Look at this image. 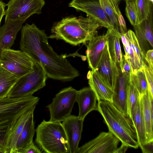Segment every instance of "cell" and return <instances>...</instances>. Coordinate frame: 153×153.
I'll list each match as a JSON object with an SVG mask.
<instances>
[{"mask_svg":"<svg viewBox=\"0 0 153 153\" xmlns=\"http://www.w3.org/2000/svg\"><path fill=\"white\" fill-rule=\"evenodd\" d=\"M45 30L34 23H27L21 29L20 48L34 61L41 63L48 78L62 82L73 80L80 75L79 71L66 59L59 55L49 44Z\"/></svg>","mask_w":153,"mask_h":153,"instance_id":"obj_1","label":"cell"},{"mask_svg":"<svg viewBox=\"0 0 153 153\" xmlns=\"http://www.w3.org/2000/svg\"><path fill=\"white\" fill-rule=\"evenodd\" d=\"M101 26L96 20L87 15L86 17H67L53 24L48 38L62 40L74 46L85 44L97 35Z\"/></svg>","mask_w":153,"mask_h":153,"instance_id":"obj_2","label":"cell"},{"mask_svg":"<svg viewBox=\"0 0 153 153\" xmlns=\"http://www.w3.org/2000/svg\"><path fill=\"white\" fill-rule=\"evenodd\" d=\"M97 110L101 114L109 131L123 143L137 149L139 147L136 132L128 114L122 113L110 102L98 100Z\"/></svg>","mask_w":153,"mask_h":153,"instance_id":"obj_3","label":"cell"},{"mask_svg":"<svg viewBox=\"0 0 153 153\" xmlns=\"http://www.w3.org/2000/svg\"><path fill=\"white\" fill-rule=\"evenodd\" d=\"M33 95L0 99V146L4 150L12 130L20 117L36 106L39 100Z\"/></svg>","mask_w":153,"mask_h":153,"instance_id":"obj_4","label":"cell"},{"mask_svg":"<svg viewBox=\"0 0 153 153\" xmlns=\"http://www.w3.org/2000/svg\"><path fill=\"white\" fill-rule=\"evenodd\" d=\"M35 131V143L44 152L69 153L66 135L61 122L44 120Z\"/></svg>","mask_w":153,"mask_h":153,"instance_id":"obj_5","label":"cell"},{"mask_svg":"<svg viewBox=\"0 0 153 153\" xmlns=\"http://www.w3.org/2000/svg\"><path fill=\"white\" fill-rule=\"evenodd\" d=\"M47 78L41 63L35 62L32 70L18 79L7 97L18 98L33 95L45 86Z\"/></svg>","mask_w":153,"mask_h":153,"instance_id":"obj_6","label":"cell"},{"mask_svg":"<svg viewBox=\"0 0 153 153\" xmlns=\"http://www.w3.org/2000/svg\"><path fill=\"white\" fill-rule=\"evenodd\" d=\"M34 63L31 58L21 50L5 49L0 58V67L19 78L31 72Z\"/></svg>","mask_w":153,"mask_h":153,"instance_id":"obj_7","label":"cell"},{"mask_svg":"<svg viewBox=\"0 0 153 153\" xmlns=\"http://www.w3.org/2000/svg\"><path fill=\"white\" fill-rule=\"evenodd\" d=\"M77 90L71 86L62 89L46 107L50 112L51 121L61 122L71 115L76 102Z\"/></svg>","mask_w":153,"mask_h":153,"instance_id":"obj_8","label":"cell"},{"mask_svg":"<svg viewBox=\"0 0 153 153\" xmlns=\"http://www.w3.org/2000/svg\"><path fill=\"white\" fill-rule=\"evenodd\" d=\"M45 4L44 0H10L5 10V22L25 20L34 14H39Z\"/></svg>","mask_w":153,"mask_h":153,"instance_id":"obj_9","label":"cell"},{"mask_svg":"<svg viewBox=\"0 0 153 153\" xmlns=\"http://www.w3.org/2000/svg\"><path fill=\"white\" fill-rule=\"evenodd\" d=\"M121 39L125 51L124 56L131 66V73H136L145 65H148L145 55L140 47L135 33L133 31L129 30L121 35Z\"/></svg>","mask_w":153,"mask_h":153,"instance_id":"obj_10","label":"cell"},{"mask_svg":"<svg viewBox=\"0 0 153 153\" xmlns=\"http://www.w3.org/2000/svg\"><path fill=\"white\" fill-rule=\"evenodd\" d=\"M120 141L111 132H102L79 147L76 153H114Z\"/></svg>","mask_w":153,"mask_h":153,"instance_id":"obj_11","label":"cell"},{"mask_svg":"<svg viewBox=\"0 0 153 153\" xmlns=\"http://www.w3.org/2000/svg\"><path fill=\"white\" fill-rule=\"evenodd\" d=\"M94 71L102 80L113 91L117 82L119 68L111 57L107 41Z\"/></svg>","mask_w":153,"mask_h":153,"instance_id":"obj_12","label":"cell"},{"mask_svg":"<svg viewBox=\"0 0 153 153\" xmlns=\"http://www.w3.org/2000/svg\"><path fill=\"white\" fill-rule=\"evenodd\" d=\"M69 6L74 8L77 11L86 13L98 22L101 27L108 29L112 28L109 18L99 0H72Z\"/></svg>","mask_w":153,"mask_h":153,"instance_id":"obj_13","label":"cell"},{"mask_svg":"<svg viewBox=\"0 0 153 153\" xmlns=\"http://www.w3.org/2000/svg\"><path fill=\"white\" fill-rule=\"evenodd\" d=\"M83 120L70 115L62 121L68 142L69 153H76L83 130Z\"/></svg>","mask_w":153,"mask_h":153,"instance_id":"obj_14","label":"cell"},{"mask_svg":"<svg viewBox=\"0 0 153 153\" xmlns=\"http://www.w3.org/2000/svg\"><path fill=\"white\" fill-rule=\"evenodd\" d=\"M121 0H99L100 5L108 16L112 28L121 35L127 32L125 20L119 5Z\"/></svg>","mask_w":153,"mask_h":153,"instance_id":"obj_15","label":"cell"},{"mask_svg":"<svg viewBox=\"0 0 153 153\" xmlns=\"http://www.w3.org/2000/svg\"><path fill=\"white\" fill-rule=\"evenodd\" d=\"M130 77L129 73L122 72L119 68L117 82L113 90L112 103L119 110L126 114H128L127 92Z\"/></svg>","mask_w":153,"mask_h":153,"instance_id":"obj_16","label":"cell"},{"mask_svg":"<svg viewBox=\"0 0 153 153\" xmlns=\"http://www.w3.org/2000/svg\"><path fill=\"white\" fill-rule=\"evenodd\" d=\"M134 27L139 45L145 55L150 47H153L152 12L149 17Z\"/></svg>","mask_w":153,"mask_h":153,"instance_id":"obj_17","label":"cell"},{"mask_svg":"<svg viewBox=\"0 0 153 153\" xmlns=\"http://www.w3.org/2000/svg\"><path fill=\"white\" fill-rule=\"evenodd\" d=\"M97 100L94 91L90 87L84 88L77 91L76 102L79 107L78 116L83 120L87 115L93 110H97Z\"/></svg>","mask_w":153,"mask_h":153,"instance_id":"obj_18","label":"cell"},{"mask_svg":"<svg viewBox=\"0 0 153 153\" xmlns=\"http://www.w3.org/2000/svg\"><path fill=\"white\" fill-rule=\"evenodd\" d=\"M25 21L20 20L5 22L0 27V58L3 51L10 49L14 44L17 33Z\"/></svg>","mask_w":153,"mask_h":153,"instance_id":"obj_19","label":"cell"},{"mask_svg":"<svg viewBox=\"0 0 153 153\" xmlns=\"http://www.w3.org/2000/svg\"><path fill=\"white\" fill-rule=\"evenodd\" d=\"M86 51V56L89 67L92 71L96 69L107 42L106 35L94 37L89 40Z\"/></svg>","mask_w":153,"mask_h":153,"instance_id":"obj_20","label":"cell"},{"mask_svg":"<svg viewBox=\"0 0 153 153\" xmlns=\"http://www.w3.org/2000/svg\"><path fill=\"white\" fill-rule=\"evenodd\" d=\"M143 116L145 126L146 142L153 141V96L148 91L140 96Z\"/></svg>","mask_w":153,"mask_h":153,"instance_id":"obj_21","label":"cell"},{"mask_svg":"<svg viewBox=\"0 0 153 153\" xmlns=\"http://www.w3.org/2000/svg\"><path fill=\"white\" fill-rule=\"evenodd\" d=\"M89 72L88 75V84L95 94L97 101L100 100L112 103L113 90L102 80L94 70Z\"/></svg>","mask_w":153,"mask_h":153,"instance_id":"obj_22","label":"cell"},{"mask_svg":"<svg viewBox=\"0 0 153 153\" xmlns=\"http://www.w3.org/2000/svg\"><path fill=\"white\" fill-rule=\"evenodd\" d=\"M105 34L111 57L118 68L122 70L123 55L120 44L121 35L112 28L108 29Z\"/></svg>","mask_w":153,"mask_h":153,"instance_id":"obj_23","label":"cell"},{"mask_svg":"<svg viewBox=\"0 0 153 153\" xmlns=\"http://www.w3.org/2000/svg\"><path fill=\"white\" fill-rule=\"evenodd\" d=\"M36 107H34L24 113L17 120L7 140L4 148L5 153H15L18 138L26 122L31 115L33 113Z\"/></svg>","mask_w":153,"mask_h":153,"instance_id":"obj_24","label":"cell"},{"mask_svg":"<svg viewBox=\"0 0 153 153\" xmlns=\"http://www.w3.org/2000/svg\"><path fill=\"white\" fill-rule=\"evenodd\" d=\"M35 131L33 113L26 122L23 129L18 138L16 145L15 153H17L19 151L25 148L33 142V138Z\"/></svg>","mask_w":153,"mask_h":153,"instance_id":"obj_25","label":"cell"},{"mask_svg":"<svg viewBox=\"0 0 153 153\" xmlns=\"http://www.w3.org/2000/svg\"><path fill=\"white\" fill-rule=\"evenodd\" d=\"M132 121L136 132L139 146L146 142L145 126L140 99L136 106Z\"/></svg>","mask_w":153,"mask_h":153,"instance_id":"obj_26","label":"cell"},{"mask_svg":"<svg viewBox=\"0 0 153 153\" xmlns=\"http://www.w3.org/2000/svg\"><path fill=\"white\" fill-rule=\"evenodd\" d=\"M19 79L13 74L0 67V99L7 97L9 92Z\"/></svg>","mask_w":153,"mask_h":153,"instance_id":"obj_27","label":"cell"},{"mask_svg":"<svg viewBox=\"0 0 153 153\" xmlns=\"http://www.w3.org/2000/svg\"><path fill=\"white\" fill-rule=\"evenodd\" d=\"M140 97L138 91L130 79L127 92V105L128 113L132 120L135 115L136 106Z\"/></svg>","mask_w":153,"mask_h":153,"instance_id":"obj_28","label":"cell"},{"mask_svg":"<svg viewBox=\"0 0 153 153\" xmlns=\"http://www.w3.org/2000/svg\"><path fill=\"white\" fill-rule=\"evenodd\" d=\"M130 80L134 84L140 96L146 94L148 87L144 68L138 70L136 73H130Z\"/></svg>","mask_w":153,"mask_h":153,"instance_id":"obj_29","label":"cell"},{"mask_svg":"<svg viewBox=\"0 0 153 153\" xmlns=\"http://www.w3.org/2000/svg\"><path fill=\"white\" fill-rule=\"evenodd\" d=\"M140 22L149 17L153 11V2L150 0H134Z\"/></svg>","mask_w":153,"mask_h":153,"instance_id":"obj_30","label":"cell"},{"mask_svg":"<svg viewBox=\"0 0 153 153\" xmlns=\"http://www.w3.org/2000/svg\"><path fill=\"white\" fill-rule=\"evenodd\" d=\"M126 15L131 24L134 27L140 23L134 0H126Z\"/></svg>","mask_w":153,"mask_h":153,"instance_id":"obj_31","label":"cell"},{"mask_svg":"<svg viewBox=\"0 0 153 153\" xmlns=\"http://www.w3.org/2000/svg\"><path fill=\"white\" fill-rule=\"evenodd\" d=\"M143 68L148 85V91L153 96V67L146 65Z\"/></svg>","mask_w":153,"mask_h":153,"instance_id":"obj_32","label":"cell"},{"mask_svg":"<svg viewBox=\"0 0 153 153\" xmlns=\"http://www.w3.org/2000/svg\"><path fill=\"white\" fill-rule=\"evenodd\" d=\"M40 149L33 142L25 148L19 151L17 153H42Z\"/></svg>","mask_w":153,"mask_h":153,"instance_id":"obj_33","label":"cell"},{"mask_svg":"<svg viewBox=\"0 0 153 153\" xmlns=\"http://www.w3.org/2000/svg\"><path fill=\"white\" fill-rule=\"evenodd\" d=\"M139 147L143 153H153V141L146 142Z\"/></svg>","mask_w":153,"mask_h":153,"instance_id":"obj_34","label":"cell"},{"mask_svg":"<svg viewBox=\"0 0 153 153\" xmlns=\"http://www.w3.org/2000/svg\"><path fill=\"white\" fill-rule=\"evenodd\" d=\"M145 59L148 65L153 67V50L147 51L145 54Z\"/></svg>","mask_w":153,"mask_h":153,"instance_id":"obj_35","label":"cell"},{"mask_svg":"<svg viewBox=\"0 0 153 153\" xmlns=\"http://www.w3.org/2000/svg\"><path fill=\"white\" fill-rule=\"evenodd\" d=\"M121 71L122 72H127L130 74L131 72L130 65L125 58L124 55L123 56L122 68Z\"/></svg>","mask_w":153,"mask_h":153,"instance_id":"obj_36","label":"cell"},{"mask_svg":"<svg viewBox=\"0 0 153 153\" xmlns=\"http://www.w3.org/2000/svg\"><path fill=\"white\" fill-rule=\"evenodd\" d=\"M7 4L0 0V25L2 19L5 14V7Z\"/></svg>","mask_w":153,"mask_h":153,"instance_id":"obj_37","label":"cell"},{"mask_svg":"<svg viewBox=\"0 0 153 153\" xmlns=\"http://www.w3.org/2000/svg\"><path fill=\"white\" fill-rule=\"evenodd\" d=\"M129 147L122 143L121 145L118 147L115 151L114 153H124L127 150Z\"/></svg>","mask_w":153,"mask_h":153,"instance_id":"obj_38","label":"cell"},{"mask_svg":"<svg viewBox=\"0 0 153 153\" xmlns=\"http://www.w3.org/2000/svg\"><path fill=\"white\" fill-rule=\"evenodd\" d=\"M0 153H4L3 149L0 146Z\"/></svg>","mask_w":153,"mask_h":153,"instance_id":"obj_39","label":"cell"},{"mask_svg":"<svg viewBox=\"0 0 153 153\" xmlns=\"http://www.w3.org/2000/svg\"></svg>","mask_w":153,"mask_h":153,"instance_id":"obj_40","label":"cell"}]
</instances>
